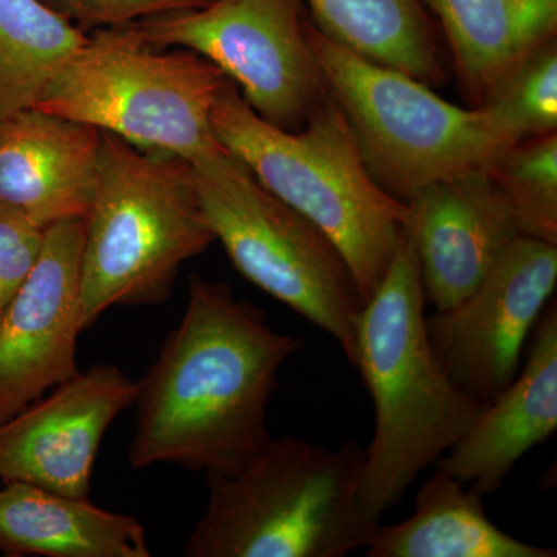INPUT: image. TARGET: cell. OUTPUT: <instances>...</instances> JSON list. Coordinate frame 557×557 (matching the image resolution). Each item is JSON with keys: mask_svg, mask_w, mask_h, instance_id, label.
<instances>
[{"mask_svg": "<svg viewBox=\"0 0 557 557\" xmlns=\"http://www.w3.org/2000/svg\"><path fill=\"white\" fill-rule=\"evenodd\" d=\"M486 171L522 234L557 245V132L512 143Z\"/></svg>", "mask_w": 557, "mask_h": 557, "instance_id": "21", "label": "cell"}, {"mask_svg": "<svg viewBox=\"0 0 557 557\" xmlns=\"http://www.w3.org/2000/svg\"><path fill=\"white\" fill-rule=\"evenodd\" d=\"M405 233L429 302L448 310L471 295L518 239L515 212L486 166L438 180L406 201Z\"/></svg>", "mask_w": 557, "mask_h": 557, "instance_id": "13", "label": "cell"}, {"mask_svg": "<svg viewBox=\"0 0 557 557\" xmlns=\"http://www.w3.org/2000/svg\"><path fill=\"white\" fill-rule=\"evenodd\" d=\"M307 40L380 188L406 201L438 180L490 164L519 141L482 109L333 42L306 16Z\"/></svg>", "mask_w": 557, "mask_h": 557, "instance_id": "7", "label": "cell"}, {"mask_svg": "<svg viewBox=\"0 0 557 557\" xmlns=\"http://www.w3.org/2000/svg\"><path fill=\"white\" fill-rule=\"evenodd\" d=\"M226 79L199 53L150 46L135 22L87 36L35 109L193 163L225 150L211 113Z\"/></svg>", "mask_w": 557, "mask_h": 557, "instance_id": "6", "label": "cell"}, {"mask_svg": "<svg viewBox=\"0 0 557 557\" xmlns=\"http://www.w3.org/2000/svg\"><path fill=\"white\" fill-rule=\"evenodd\" d=\"M333 42L432 89L448 83V54L421 0H302Z\"/></svg>", "mask_w": 557, "mask_h": 557, "instance_id": "19", "label": "cell"}, {"mask_svg": "<svg viewBox=\"0 0 557 557\" xmlns=\"http://www.w3.org/2000/svg\"><path fill=\"white\" fill-rule=\"evenodd\" d=\"M193 166L209 226L234 269L332 336L354 366L364 299L338 247L228 150Z\"/></svg>", "mask_w": 557, "mask_h": 557, "instance_id": "8", "label": "cell"}, {"mask_svg": "<svg viewBox=\"0 0 557 557\" xmlns=\"http://www.w3.org/2000/svg\"><path fill=\"white\" fill-rule=\"evenodd\" d=\"M101 131L30 108L0 119V207L39 228L89 212Z\"/></svg>", "mask_w": 557, "mask_h": 557, "instance_id": "14", "label": "cell"}, {"mask_svg": "<svg viewBox=\"0 0 557 557\" xmlns=\"http://www.w3.org/2000/svg\"><path fill=\"white\" fill-rule=\"evenodd\" d=\"M47 7L72 22L83 32L121 27L135 22L175 13L199 10L214 0H42Z\"/></svg>", "mask_w": 557, "mask_h": 557, "instance_id": "23", "label": "cell"}, {"mask_svg": "<svg viewBox=\"0 0 557 557\" xmlns=\"http://www.w3.org/2000/svg\"><path fill=\"white\" fill-rule=\"evenodd\" d=\"M426 304L417 255L405 233L355 325L354 368L375 409L358 496L380 522L486 408L463 394L440 366L428 338Z\"/></svg>", "mask_w": 557, "mask_h": 557, "instance_id": "2", "label": "cell"}, {"mask_svg": "<svg viewBox=\"0 0 557 557\" xmlns=\"http://www.w3.org/2000/svg\"><path fill=\"white\" fill-rule=\"evenodd\" d=\"M364 549L368 557L556 556L502 531L487 518L483 497L440 468L418 491L413 515L376 528Z\"/></svg>", "mask_w": 557, "mask_h": 557, "instance_id": "18", "label": "cell"}, {"mask_svg": "<svg viewBox=\"0 0 557 557\" xmlns=\"http://www.w3.org/2000/svg\"><path fill=\"white\" fill-rule=\"evenodd\" d=\"M302 0H214L137 22L157 49H185L218 65L260 119L285 131L306 126L327 97L307 40Z\"/></svg>", "mask_w": 557, "mask_h": 557, "instance_id": "9", "label": "cell"}, {"mask_svg": "<svg viewBox=\"0 0 557 557\" xmlns=\"http://www.w3.org/2000/svg\"><path fill=\"white\" fill-rule=\"evenodd\" d=\"M101 134L97 186L84 218V330L113 307L166 302L182 267L215 242L190 161Z\"/></svg>", "mask_w": 557, "mask_h": 557, "instance_id": "5", "label": "cell"}, {"mask_svg": "<svg viewBox=\"0 0 557 557\" xmlns=\"http://www.w3.org/2000/svg\"><path fill=\"white\" fill-rule=\"evenodd\" d=\"M211 124L271 194L327 234L366 302L397 255L408 208L370 175L335 98L329 94L302 129L285 131L260 119L228 78Z\"/></svg>", "mask_w": 557, "mask_h": 557, "instance_id": "3", "label": "cell"}, {"mask_svg": "<svg viewBox=\"0 0 557 557\" xmlns=\"http://www.w3.org/2000/svg\"><path fill=\"white\" fill-rule=\"evenodd\" d=\"M0 487V552L7 556L150 557L138 519L22 482Z\"/></svg>", "mask_w": 557, "mask_h": 557, "instance_id": "17", "label": "cell"}, {"mask_svg": "<svg viewBox=\"0 0 557 557\" xmlns=\"http://www.w3.org/2000/svg\"><path fill=\"white\" fill-rule=\"evenodd\" d=\"M516 139L557 132V39L509 70L479 108Z\"/></svg>", "mask_w": 557, "mask_h": 557, "instance_id": "22", "label": "cell"}, {"mask_svg": "<svg viewBox=\"0 0 557 557\" xmlns=\"http://www.w3.org/2000/svg\"><path fill=\"white\" fill-rule=\"evenodd\" d=\"M44 236L46 230L0 207V319L35 269Z\"/></svg>", "mask_w": 557, "mask_h": 557, "instance_id": "24", "label": "cell"}, {"mask_svg": "<svg viewBox=\"0 0 557 557\" xmlns=\"http://www.w3.org/2000/svg\"><path fill=\"white\" fill-rule=\"evenodd\" d=\"M366 448L270 437L236 471L207 474L208 502L189 557H344L381 525L359 504Z\"/></svg>", "mask_w": 557, "mask_h": 557, "instance_id": "4", "label": "cell"}, {"mask_svg": "<svg viewBox=\"0 0 557 557\" xmlns=\"http://www.w3.org/2000/svg\"><path fill=\"white\" fill-rule=\"evenodd\" d=\"M302 346L228 285L190 277L185 313L137 381L131 468L236 471L269 442L278 372Z\"/></svg>", "mask_w": 557, "mask_h": 557, "instance_id": "1", "label": "cell"}, {"mask_svg": "<svg viewBox=\"0 0 557 557\" xmlns=\"http://www.w3.org/2000/svg\"><path fill=\"white\" fill-rule=\"evenodd\" d=\"M539 319L518 376L437 461L482 497L497 493L520 458L557 429L556 302Z\"/></svg>", "mask_w": 557, "mask_h": 557, "instance_id": "15", "label": "cell"}, {"mask_svg": "<svg viewBox=\"0 0 557 557\" xmlns=\"http://www.w3.org/2000/svg\"><path fill=\"white\" fill-rule=\"evenodd\" d=\"M437 24L461 100L479 108L528 54L557 39V0H421Z\"/></svg>", "mask_w": 557, "mask_h": 557, "instance_id": "16", "label": "cell"}, {"mask_svg": "<svg viewBox=\"0 0 557 557\" xmlns=\"http://www.w3.org/2000/svg\"><path fill=\"white\" fill-rule=\"evenodd\" d=\"M87 36L42 0H0V119L35 108Z\"/></svg>", "mask_w": 557, "mask_h": 557, "instance_id": "20", "label": "cell"}, {"mask_svg": "<svg viewBox=\"0 0 557 557\" xmlns=\"http://www.w3.org/2000/svg\"><path fill=\"white\" fill-rule=\"evenodd\" d=\"M556 284L557 245L520 234L471 295L426 314L432 351L463 394L487 405L515 381Z\"/></svg>", "mask_w": 557, "mask_h": 557, "instance_id": "10", "label": "cell"}, {"mask_svg": "<svg viewBox=\"0 0 557 557\" xmlns=\"http://www.w3.org/2000/svg\"><path fill=\"white\" fill-rule=\"evenodd\" d=\"M84 219L46 230L35 269L0 319V423L78 372Z\"/></svg>", "mask_w": 557, "mask_h": 557, "instance_id": "11", "label": "cell"}, {"mask_svg": "<svg viewBox=\"0 0 557 557\" xmlns=\"http://www.w3.org/2000/svg\"><path fill=\"white\" fill-rule=\"evenodd\" d=\"M135 397L137 381L119 366L78 370L0 423V480L89 497L102 438Z\"/></svg>", "mask_w": 557, "mask_h": 557, "instance_id": "12", "label": "cell"}]
</instances>
